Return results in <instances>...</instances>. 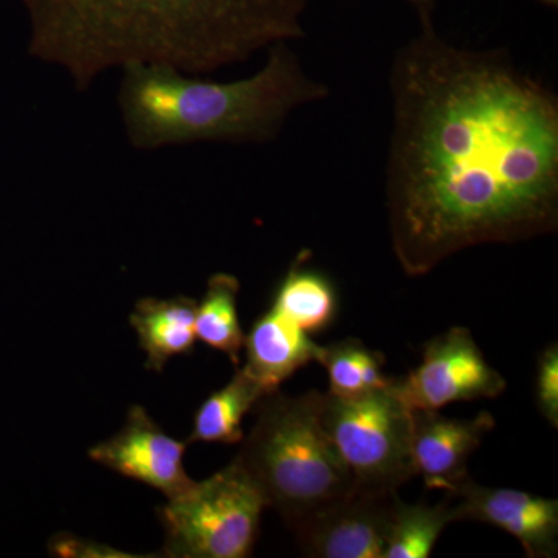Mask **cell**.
Wrapping results in <instances>:
<instances>
[{
	"mask_svg": "<svg viewBox=\"0 0 558 558\" xmlns=\"http://www.w3.org/2000/svg\"><path fill=\"white\" fill-rule=\"evenodd\" d=\"M240 279L230 274H215L208 279L204 299L197 303L196 337L207 347L223 352L234 366H240L245 333L238 315Z\"/></svg>",
	"mask_w": 558,
	"mask_h": 558,
	"instance_id": "obj_16",
	"label": "cell"
},
{
	"mask_svg": "<svg viewBox=\"0 0 558 558\" xmlns=\"http://www.w3.org/2000/svg\"><path fill=\"white\" fill-rule=\"evenodd\" d=\"M49 550L51 556L57 557H80V558H126L137 557L121 550L109 548L100 543L90 542L75 537L70 534H58L50 539Z\"/></svg>",
	"mask_w": 558,
	"mask_h": 558,
	"instance_id": "obj_20",
	"label": "cell"
},
{
	"mask_svg": "<svg viewBox=\"0 0 558 558\" xmlns=\"http://www.w3.org/2000/svg\"><path fill=\"white\" fill-rule=\"evenodd\" d=\"M266 395L247 369L238 366L233 379L202 402L194 414L193 433L186 442H241L244 439L242 421Z\"/></svg>",
	"mask_w": 558,
	"mask_h": 558,
	"instance_id": "obj_15",
	"label": "cell"
},
{
	"mask_svg": "<svg viewBox=\"0 0 558 558\" xmlns=\"http://www.w3.org/2000/svg\"><path fill=\"white\" fill-rule=\"evenodd\" d=\"M495 428V418L481 411L473 418H450L439 411H411V461L414 476L432 490L449 492L469 478V459Z\"/></svg>",
	"mask_w": 558,
	"mask_h": 558,
	"instance_id": "obj_11",
	"label": "cell"
},
{
	"mask_svg": "<svg viewBox=\"0 0 558 558\" xmlns=\"http://www.w3.org/2000/svg\"><path fill=\"white\" fill-rule=\"evenodd\" d=\"M28 53L89 89L110 69L202 75L306 36L307 0H22Z\"/></svg>",
	"mask_w": 558,
	"mask_h": 558,
	"instance_id": "obj_2",
	"label": "cell"
},
{
	"mask_svg": "<svg viewBox=\"0 0 558 558\" xmlns=\"http://www.w3.org/2000/svg\"><path fill=\"white\" fill-rule=\"evenodd\" d=\"M248 78L218 83L167 65L123 68L119 106L128 140L150 150L197 142L267 143L303 106L329 97L289 43L275 44Z\"/></svg>",
	"mask_w": 558,
	"mask_h": 558,
	"instance_id": "obj_3",
	"label": "cell"
},
{
	"mask_svg": "<svg viewBox=\"0 0 558 558\" xmlns=\"http://www.w3.org/2000/svg\"><path fill=\"white\" fill-rule=\"evenodd\" d=\"M244 349L247 352L244 368L270 395L296 371L317 362L319 344L270 307L253 323Z\"/></svg>",
	"mask_w": 558,
	"mask_h": 558,
	"instance_id": "obj_12",
	"label": "cell"
},
{
	"mask_svg": "<svg viewBox=\"0 0 558 558\" xmlns=\"http://www.w3.org/2000/svg\"><path fill=\"white\" fill-rule=\"evenodd\" d=\"M389 94V236L405 275L556 233L558 97L542 80L428 22L396 51Z\"/></svg>",
	"mask_w": 558,
	"mask_h": 558,
	"instance_id": "obj_1",
	"label": "cell"
},
{
	"mask_svg": "<svg viewBox=\"0 0 558 558\" xmlns=\"http://www.w3.org/2000/svg\"><path fill=\"white\" fill-rule=\"evenodd\" d=\"M319 418L359 487L398 492L414 478L411 411L391 388L354 398L319 392Z\"/></svg>",
	"mask_w": 558,
	"mask_h": 558,
	"instance_id": "obj_6",
	"label": "cell"
},
{
	"mask_svg": "<svg viewBox=\"0 0 558 558\" xmlns=\"http://www.w3.org/2000/svg\"><path fill=\"white\" fill-rule=\"evenodd\" d=\"M189 442L168 436L143 407H131L126 424L89 450L92 461L174 498L193 486L183 468Z\"/></svg>",
	"mask_w": 558,
	"mask_h": 558,
	"instance_id": "obj_9",
	"label": "cell"
},
{
	"mask_svg": "<svg viewBox=\"0 0 558 558\" xmlns=\"http://www.w3.org/2000/svg\"><path fill=\"white\" fill-rule=\"evenodd\" d=\"M310 250H303L290 264L275 290L271 307L311 336L332 325L339 296L332 281L310 266Z\"/></svg>",
	"mask_w": 558,
	"mask_h": 558,
	"instance_id": "obj_14",
	"label": "cell"
},
{
	"mask_svg": "<svg viewBox=\"0 0 558 558\" xmlns=\"http://www.w3.org/2000/svg\"><path fill=\"white\" fill-rule=\"evenodd\" d=\"M535 399L542 416L558 428V344H549L539 354Z\"/></svg>",
	"mask_w": 558,
	"mask_h": 558,
	"instance_id": "obj_19",
	"label": "cell"
},
{
	"mask_svg": "<svg viewBox=\"0 0 558 558\" xmlns=\"http://www.w3.org/2000/svg\"><path fill=\"white\" fill-rule=\"evenodd\" d=\"M505 377L484 357L468 328H450L428 341L422 362L391 391L410 411H440L458 402L495 399L506 391Z\"/></svg>",
	"mask_w": 558,
	"mask_h": 558,
	"instance_id": "obj_7",
	"label": "cell"
},
{
	"mask_svg": "<svg viewBox=\"0 0 558 558\" xmlns=\"http://www.w3.org/2000/svg\"><path fill=\"white\" fill-rule=\"evenodd\" d=\"M317 362L328 373L330 395L340 398H354L388 388L392 381L384 374V355L371 351L357 339L319 347Z\"/></svg>",
	"mask_w": 558,
	"mask_h": 558,
	"instance_id": "obj_18",
	"label": "cell"
},
{
	"mask_svg": "<svg viewBox=\"0 0 558 558\" xmlns=\"http://www.w3.org/2000/svg\"><path fill=\"white\" fill-rule=\"evenodd\" d=\"M459 521L451 495L439 505H409L398 497L384 558H428L444 529Z\"/></svg>",
	"mask_w": 558,
	"mask_h": 558,
	"instance_id": "obj_17",
	"label": "cell"
},
{
	"mask_svg": "<svg viewBox=\"0 0 558 558\" xmlns=\"http://www.w3.org/2000/svg\"><path fill=\"white\" fill-rule=\"evenodd\" d=\"M398 492L355 486L293 529L301 553L314 558H384Z\"/></svg>",
	"mask_w": 558,
	"mask_h": 558,
	"instance_id": "obj_8",
	"label": "cell"
},
{
	"mask_svg": "<svg viewBox=\"0 0 558 558\" xmlns=\"http://www.w3.org/2000/svg\"><path fill=\"white\" fill-rule=\"evenodd\" d=\"M403 2L409 3L411 9L416 11L418 22H421V24H428V22H433V14H435L436 9V0H403Z\"/></svg>",
	"mask_w": 558,
	"mask_h": 558,
	"instance_id": "obj_21",
	"label": "cell"
},
{
	"mask_svg": "<svg viewBox=\"0 0 558 558\" xmlns=\"http://www.w3.org/2000/svg\"><path fill=\"white\" fill-rule=\"evenodd\" d=\"M256 409L233 461L292 531L354 490L355 480L323 428L318 391L288 396L278 389Z\"/></svg>",
	"mask_w": 558,
	"mask_h": 558,
	"instance_id": "obj_4",
	"label": "cell"
},
{
	"mask_svg": "<svg viewBox=\"0 0 558 558\" xmlns=\"http://www.w3.org/2000/svg\"><path fill=\"white\" fill-rule=\"evenodd\" d=\"M538 2L550 7V9H557L558 7V0H538Z\"/></svg>",
	"mask_w": 558,
	"mask_h": 558,
	"instance_id": "obj_22",
	"label": "cell"
},
{
	"mask_svg": "<svg viewBox=\"0 0 558 558\" xmlns=\"http://www.w3.org/2000/svg\"><path fill=\"white\" fill-rule=\"evenodd\" d=\"M196 310L197 301L183 295L138 301L130 323L145 351L146 368L161 373L168 360L194 351Z\"/></svg>",
	"mask_w": 558,
	"mask_h": 558,
	"instance_id": "obj_13",
	"label": "cell"
},
{
	"mask_svg": "<svg viewBox=\"0 0 558 558\" xmlns=\"http://www.w3.org/2000/svg\"><path fill=\"white\" fill-rule=\"evenodd\" d=\"M267 508L258 487L231 462L159 509L165 531L161 556L171 558H245L258 538Z\"/></svg>",
	"mask_w": 558,
	"mask_h": 558,
	"instance_id": "obj_5",
	"label": "cell"
},
{
	"mask_svg": "<svg viewBox=\"0 0 558 558\" xmlns=\"http://www.w3.org/2000/svg\"><path fill=\"white\" fill-rule=\"evenodd\" d=\"M459 521L473 520L515 537L531 558H553L558 550V501L517 490L486 487L465 478L450 488Z\"/></svg>",
	"mask_w": 558,
	"mask_h": 558,
	"instance_id": "obj_10",
	"label": "cell"
}]
</instances>
